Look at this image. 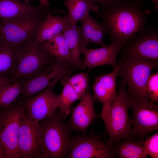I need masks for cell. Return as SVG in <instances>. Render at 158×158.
I'll return each mask as SVG.
<instances>
[{
	"label": "cell",
	"instance_id": "1",
	"mask_svg": "<svg viewBox=\"0 0 158 158\" xmlns=\"http://www.w3.org/2000/svg\"><path fill=\"white\" fill-rule=\"evenodd\" d=\"M142 0H123L106 9H99L96 16L107 28L111 42L124 45L146 26L151 12L143 10Z\"/></svg>",
	"mask_w": 158,
	"mask_h": 158
},
{
	"label": "cell",
	"instance_id": "2",
	"mask_svg": "<svg viewBox=\"0 0 158 158\" xmlns=\"http://www.w3.org/2000/svg\"><path fill=\"white\" fill-rule=\"evenodd\" d=\"M64 119L59 111H56L39 122L40 158H67L72 129L69 122H65Z\"/></svg>",
	"mask_w": 158,
	"mask_h": 158
},
{
	"label": "cell",
	"instance_id": "3",
	"mask_svg": "<svg viewBox=\"0 0 158 158\" xmlns=\"http://www.w3.org/2000/svg\"><path fill=\"white\" fill-rule=\"evenodd\" d=\"M44 42H37L35 39L17 47L12 78L27 80L45 71L54 59L49 54Z\"/></svg>",
	"mask_w": 158,
	"mask_h": 158
},
{
	"label": "cell",
	"instance_id": "4",
	"mask_svg": "<svg viewBox=\"0 0 158 158\" xmlns=\"http://www.w3.org/2000/svg\"><path fill=\"white\" fill-rule=\"evenodd\" d=\"M126 85V82L123 79L108 112L102 118L109 135L108 141L113 144L130 138L132 123L128 109L130 96L127 91Z\"/></svg>",
	"mask_w": 158,
	"mask_h": 158
},
{
	"label": "cell",
	"instance_id": "5",
	"mask_svg": "<svg viewBox=\"0 0 158 158\" xmlns=\"http://www.w3.org/2000/svg\"><path fill=\"white\" fill-rule=\"evenodd\" d=\"M119 62L121 66L118 75L126 82L128 93L133 97L150 99L146 90V84L152 70L158 67V60L123 56Z\"/></svg>",
	"mask_w": 158,
	"mask_h": 158
},
{
	"label": "cell",
	"instance_id": "6",
	"mask_svg": "<svg viewBox=\"0 0 158 158\" xmlns=\"http://www.w3.org/2000/svg\"><path fill=\"white\" fill-rule=\"evenodd\" d=\"M0 145L5 158H20L18 142L21 121L25 111L24 100L0 107Z\"/></svg>",
	"mask_w": 158,
	"mask_h": 158
},
{
	"label": "cell",
	"instance_id": "7",
	"mask_svg": "<svg viewBox=\"0 0 158 158\" xmlns=\"http://www.w3.org/2000/svg\"><path fill=\"white\" fill-rule=\"evenodd\" d=\"M47 14L40 16H20L2 20L0 22V41L18 47L35 39L37 28Z\"/></svg>",
	"mask_w": 158,
	"mask_h": 158
},
{
	"label": "cell",
	"instance_id": "8",
	"mask_svg": "<svg viewBox=\"0 0 158 158\" xmlns=\"http://www.w3.org/2000/svg\"><path fill=\"white\" fill-rule=\"evenodd\" d=\"M129 107L133 113L130 137L143 138L149 133L158 130L157 103L149 98H135L130 96Z\"/></svg>",
	"mask_w": 158,
	"mask_h": 158
},
{
	"label": "cell",
	"instance_id": "9",
	"mask_svg": "<svg viewBox=\"0 0 158 158\" xmlns=\"http://www.w3.org/2000/svg\"><path fill=\"white\" fill-rule=\"evenodd\" d=\"M113 144L105 142L93 132L71 137L68 158H113L116 156Z\"/></svg>",
	"mask_w": 158,
	"mask_h": 158
},
{
	"label": "cell",
	"instance_id": "10",
	"mask_svg": "<svg viewBox=\"0 0 158 158\" xmlns=\"http://www.w3.org/2000/svg\"><path fill=\"white\" fill-rule=\"evenodd\" d=\"M72 66L70 62L54 59L52 64L41 74L30 79H21L22 99H25L48 87L54 88L58 80L69 75Z\"/></svg>",
	"mask_w": 158,
	"mask_h": 158
},
{
	"label": "cell",
	"instance_id": "11",
	"mask_svg": "<svg viewBox=\"0 0 158 158\" xmlns=\"http://www.w3.org/2000/svg\"><path fill=\"white\" fill-rule=\"evenodd\" d=\"M122 50L121 57H137L158 60L157 29L154 26L146 25L130 39Z\"/></svg>",
	"mask_w": 158,
	"mask_h": 158
},
{
	"label": "cell",
	"instance_id": "12",
	"mask_svg": "<svg viewBox=\"0 0 158 158\" xmlns=\"http://www.w3.org/2000/svg\"><path fill=\"white\" fill-rule=\"evenodd\" d=\"M40 127L30 119L25 109L19 130L18 152L20 158H40Z\"/></svg>",
	"mask_w": 158,
	"mask_h": 158
},
{
	"label": "cell",
	"instance_id": "13",
	"mask_svg": "<svg viewBox=\"0 0 158 158\" xmlns=\"http://www.w3.org/2000/svg\"><path fill=\"white\" fill-rule=\"evenodd\" d=\"M53 89L47 88L34 97L23 99L25 110L34 123H38L50 116L58 107L59 95Z\"/></svg>",
	"mask_w": 158,
	"mask_h": 158
},
{
	"label": "cell",
	"instance_id": "14",
	"mask_svg": "<svg viewBox=\"0 0 158 158\" xmlns=\"http://www.w3.org/2000/svg\"><path fill=\"white\" fill-rule=\"evenodd\" d=\"M124 45L120 42L112 41L110 45L100 48L82 47L81 53L85 55L83 65L85 68H88L89 71L95 67L104 65H111L114 67L118 64L117 56Z\"/></svg>",
	"mask_w": 158,
	"mask_h": 158
},
{
	"label": "cell",
	"instance_id": "15",
	"mask_svg": "<svg viewBox=\"0 0 158 158\" xmlns=\"http://www.w3.org/2000/svg\"><path fill=\"white\" fill-rule=\"evenodd\" d=\"M80 99L78 104L71 110L68 122L72 129L81 131L86 134L88 127L98 116L95 110V101L89 88Z\"/></svg>",
	"mask_w": 158,
	"mask_h": 158
},
{
	"label": "cell",
	"instance_id": "16",
	"mask_svg": "<svg viewBox=\"0 0 158 158\" xmlns=\"http://www.w3.org/2000/svg\"><path fill=\"white\" fill-rule=\"evenodd\" d=\"M51 8L36 6L20 0H0V20L20 16H40L45 15Z\"/></svg>",
	"mask_w": 158,
	"mask_h": 158
},
{
	"label": "cell",
	"instance_id": "17",
	"mask_svg": "<svg viewBox=\"0 0 158 158\" xmlns=\"http://www.w3.org/2000/svg\"><path fill=\"white\" fill-rule=\"evenodd\" d=\"M59 10L52 9L47 13L45 19L38 25L35 32V39L39 42H43L61 32L69 21L68 14L62 16L53 14Z\"/></svg>",
	"mask_w": 158,
	"mask_h": 158
},
{
	"label": "cell",
	"instance_id": "18",
	"mask_svg": "<svg viewBox=\"0 0 158 158\" xmlns=\"http://www.w3.org/2000/svg\"><path fill=\"white\" fill-rule=\"evenodd\" d=\"M62 32L69 48L72 64L78 69H84L80 56L82 40L81 26L68 21Z\"/></svg>",
	"mask_w": 158,
	"mask_h": 158
},
{
	"label": "cell",
	"instance_id": "19",
	"mask_svg": "<svg viewBox=\"0 0 158 158\" xmlns=\"http://www.w3.org/2000/svg\"><path fill=\"white\" fill-rule=\"evenodd\" d=\"M81 24V48L85 47L90 43L102 47L106 45L103 41L104 36L108 34L107 28L102 24L99 23L88 13L80 21Z\"/></svg>",
	"mask_w": 158,
	"mask_h": 158
},
{
	"label": "cell",
	"instance_id": "20",
	"mask_svg": "<svg viewBox=\"0 0 158 158\" xmlns=\"http://www.w3.org/2000/svg\"><path fill=\"white\" fill-rule=\"evenodd\" d=\"M63 5L68 12L69 22L75 25L91 11L97 12L98 6L92 0H64Z\"/></svg>",
	"mask_w": 158,
	"mask_h": 158
},
{
	"label": "cell",
	"instance_id": "21",
	"mask_svg": "<svg viewBox=\"0 0 158 158\" xmlns=\"http://www.w3.org/2000/svg\"><path fill=\"white\" fill-rule=\"evenodd\" d=\"M44 45L51 56L56 59L68 62L72 64L68 44L61 32L45 42Z\"/></svg>",
	"mask_w": 158,
	"mask_h": 158
},
{
	"label": "cell",
	"instance_id": "22",
	"mask_svg": "<svg viewBox=\"0 0 158 158\" xmlns=\"http://www.w3.org/2000/svg\"><path fill=\"white\" fill-rule=\"evenodd\" d=\"M17 47L0 41V77L12 76Z\"/></svg>",
	"mask_w": 158,
	"mask_h": 158
},
{
	"label": "cell",
	"instance_id": "23",
	"mask_svg": "<svg viewBox=\"0 0 158 158\" xmlns=\"http://www.w3.org/2000/svg\"><path fill=\"white\" fill-rule=\"evenodd\" d=\"M67 75L61 79L63 87L61 94L59 95L58 99V107L60 109L59 112L64 119L71 112L72 104L77 100L80 99L77 93L68 82Z\"/></svg>",
	"mask_w": 158,
	"mask_h": 158
},
{
	"label": "cell",
	"instance_id": "24",
	"mask_svg": "<svg viewBox=\"0 0 158 158\" xmlns=\"http://www.w3.org/2000/svg\"><path fill=\"white\" fill-rule=\"evenodd\" d=\"M116 155L120 158H146V153L141 143L128 139L119 143L115 148Z\"/></svg>",
	"mask_w": 158,
	"mask_h": 158
},
{
	"label": "cell",
	"instance_id": "25",
	"mask_svg": "<svg viewBox=\"0 0 158 158\" xmlns=\"http://www.w3.org/2000/svg\"><path fill=\"white\" fill-rule=\"evenodd\" d=\"M22 92L21 79L14 81L0 92V107L8 106L15 101Z\"/></svg>",
	"mask_w": 158,
	"mask_h": 158
},
{
	"label": "cell",
	"instance_id": "26",
	"mask_svg": "<svg viewBox=\"0 0 158 158\" xmlns=\"http://www.w3.org/2000/svg\"><path fill=\"white\" fill-rule=\"evenodd\" d=\"M66 78L80 99L88 88L87 73L81 72L71 77L67 75Z\"/></svg>",
	"mask_w": 158,
	"mask_h": 158
},
{
	"label": "cell",
	"instance_id": "27",
	"mask_svg": "<svg viewBox=\"0 0 158 158\" xmlns=\"http://www.w3.org/2000/svg\"><path fill=\"white\" fill-rule=\"evenodd\" d=\"M147 155L152 158H158V133L141 142Z\"/></svg>",
	"mask_w": 158,
	"mask_h": 158
},
{
	"label": "cell",
	"instance_id": "28",
	"mask_svg": "<svg viewBox=\"0 0 158 158\" xmlns=\"http://www.w3.org/2000/svg\"><path fill=\"white\" fill-rule=\"evenodd\" d=\"M146 89L150 99L158 102V73L150 74L147 79Z\"/></svg>",
	"mask_w": 158,
	"mask_h": 158
},
{
	"label": "cell",
	"instance_id": "29",
	"mask_svg": "<svg viewBox=\"0 0 158 158\" xmlns=\"http://www.w3.org/2000/svg\"><path fill=\"white\" fill-rule=\"evenodd\" d=\"M98 7L99 9H106L123 0H92Z\"/></svg>",
	"mask_w": 158,
	"mask_h": 158
},
{
	"label": "cell",
	"instance_id": "30",
	"mask_svg": "<svg viewBox=\"0 0 158 158\" xmlns=\"http://www.w3.org/2000/svg\"><path fill=\"white\" fill-rule=\"evenodd\" d=\"M14 81L12 78L0 77V92L4 87L12 83Z\"/></svg>",
	"mask_w": 158,
	"mask_h": 158
},
{
	"label": "cell",
	"instance_id": "31",
	"mask_svg": "<svg viewBox=\"0 0 158 158\" xmlns=\"http://www.w3.org/2000/svg\"><path fill=\"white\" fill-rule=\"evenodd\" d=\"M39 7L43 8H49V0H39Z\"/></svg>",
	"mask_w": 158,
	"mask_h": 158
},
{
	"label": "cell",
	"instance_id": "32",
	"mask_svg": "<svg viewBox=\"0 0 158 158\" xmlns=\"http://www.w3.org/2000/svg\"><path fill=\"white\" fill-rule=\"evenodd\" d=\"M152 2L154 5L155 10L157 11H158V0H148Z\"/></svg>",
	"mask_w": 158,
	"mask_h": 158
},
{
	"label": "cell",
	"instance_id": "33",
	"mask_svg": "<svg viewBox=\"0 0 158 158\" xmlns=\"http://www.w3.org/2000/svg\"><path fill=\"white\" fill-rule=\"evenodd\" d=\"M0 158H5L3 150L0 145Z\"/></svg>",
	"mask_w": 158,
	"mask_h": 158
},
{
	"label": "cell",
	"instance_id": "34",
	"mask_svg": "<svg viewBox=\"0 0 158 158\" xmlns=\"http://www.w3.org/2000/svg\"><path fill=\"white\" fill-rule=\"evenodd\" d=\"M22 0L26 2L29 3V0Z\"/></svg>",
	"mask_w": 158,
	"mask_h": 158
}]
</instances>
